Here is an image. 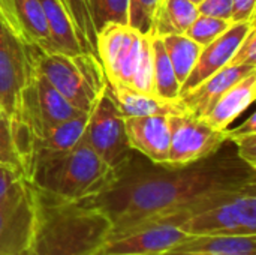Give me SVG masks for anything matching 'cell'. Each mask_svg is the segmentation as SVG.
Masks as SVG:
<instances>
[{"label": "cell", "instance_id": "cell-15", "mask_svg": "<svg viewBox=\"0 0 256 255\" xmlns=\"http://www.w3.org/2000/svg\"><path fill=\"white\" fill-rule=\"evenodd\" d=\"M39 3L56 51L70 56L93 54L86 44L70 0H39Z\"/></svg>", "mask_w": 256, "mask_h": 255}, {"label": "cell", "instance_id": "cell-5", "mask_svg": "<svg viewBox=\"0 0 256 255\" xmlns=\"http://www.w3.org/2000/svg\"><path fill=\"white\" fill-rule=\"evenodd\" d=\"M32 65L76 110L88 114L108 84L102 65L94 54H64L28 50Z\"/></svg>", "mask_w": 256, "mask_h": 255}, {"label": "cell", "instance_id": "cell-27", "mask_svg": "<svg viewBox=\"0 0 256 255\" xmlns=\"http://www.w3.org/2000/svg\"><path fill=\"white\" fill-rule=\"evenodd\" d=\"M134 90L154 93V78H153V45L152 36H142V47L140 60L136 63L135 72L130 78L129 86Z\"/></svg>", "mask_w": 256, "mask_h": 255}, {"label": "cell", "instance_id": "cell-20", "mask_svg": "<svg viewBox=\"0 0 256 255\" xmlns=\"http://www.w3.org/2000/svg\"><path fill=\"white\" fill-rule=\"evenodd\" d=\"M111 90L124 119L142 116H172L186 111L180 101H165L154 93L138 92L126 86H111Z\"/></svg>", "mask_w": 256, "mask_h": 255}, {"label": "cell", "instance_id": "cell-7", "mask_svg": "<svg viewBox=\"0 0 256 255\" xmlns=\"http://www.w3.org/2000/svg\"><path fill=\"white\" fill-rule=\"evenodd\" d=\"M82 135L98 156L114 170L130 153L132 149L124 131V117L118 110L110 83L88 113Z\"/></svg>", "mask_w": 256, "mask_h": 255}, {"label": "cell", "instance_id": "cell-28", "mask_svg": "<svg viewBox=\"0 0 256 255\" xmlns=\"http://www.w3.org/2000/svg\"><path fill=\"white\" fill-rule=\"evenodd\" d=\"M230 26H231V21H225L220 18L200 14L196 20L184 32V35L190 38L192 41H195L196 44H200L201 47H206L210 42H213L216 38H219Z\"/></svg>", "mask_w": 256, "mask_h": 255}, {"label": "cell", "instance_id": "cell-16", "mask_svg": "<svg viewBox=\"0 0 256 255\" xmlns=\"http://www.w3.org/2000/svg\"><path fill=\"white\" fill-rule=\"evenodd\" d=\"M256 72V66L249 65H226L206 81H202L198 87L189 92L184 96H180L178 101L184 107V110L196 117H204L214 102L236 83L243 80L244 77Z\"/></svg>", "mask_w": 256, "mask_h": 255}, {"label": "cell", "instance_id": "cell-17", "mask_svg": "<svg viewBox=\"0 0 256 255\" xmlns=\"http://www.w3.org/2000/svg\"><path fill=\"white\" fill-rule=\"evenodd\" d=\"M156 255H256V234H188L172 248Z\"/></svg>", "mask_w": 256, "mask_h": 255}, {"label": "cell", "instance_id": "cell-22", "mask_svg": "<svg viewBox=\"0 0 256 255\" xmlns=\"http://www.w3.org/2000/svg\"><path fill=\"white\" fill-rule=\"evenodd\" d=\"M200 15L198 6L190 0H160L154 17V36L184 33Z\"/></svg>", "mask_w": 256, "mask_h": 255}, {"label": "cell", "instance_id": "cell-21", "mask_svg": "<svg viewBox=\"0 0 256 255\" xmlns=\"http://www.w3.org/2000/svg\"><path fill=\"white\" fill-rule=\"evenodd\" d=\"M87 116L88 114L75 116L63 123L54 126L42 137L33 140L30 152H28V158L24 165V179H26V174H27L30 165L36 159L64 152V150L70 149L72 146H75L84 132V128L87 123Z\"/></svg>", "mask_w": 256, "mask_h": 255}, {"label": "cell", "instance_id": "cell-32", "mask_svg": "<svg viewBox=\"0 0 256 255\" xmlns=\"http://www.w3.org/2000/svg\"><path fill=\"white\" fill-rule=\"evenodd\" d=\"M198 12L202 15L231 21L232 0H201L198 3ZM232 23V21H231Z\"/></svg>", "mask_w": 256, "mask_h": 255}, {"label": "cell", "instance_id": "cell-24", "mask_svg": "<svg viewBox=\"0 0 256 255\" xmlns=\"http://www.w3.org/2000/svg\"><path fill=\"white\" fill-rule=\"evenodd\" d=\"M153 45V78H154V95L165 101H178L180 81L176 77L174 68L168 59L162 39L152 36Z\"/></svg>", "mask_w": 256, "mask_h": 255}, {"label": "cell", "instance_id": "cell-31", "mask_svg": "<svg viewBox=\"0 0 256 255\" xmlns=\"http://www.w3.org/2000/svg\"><path fill=\"white\" fill-rule=\"evenodd\" d=\"M228 65H249L256 66V27H254L237 47Z\"/></svg>", "mask_w": 256, "mask_h": 255}, {"label": "cell", "instance_id": "cell-33", "mask_svg": "<svg viewBox=\"0 0 256 255\" xmlns=\"http://www.w3.org/2000/svg\"><path fill=\"white\" fill-rule=\"evenodd\" d=\"M231 141L236 144L238 156L256 170V132L237 137Z\"/></svg>", "mask_w": 256, "mask_h": 255}, {"label": "cell", "instance_id": "cell-10", "mask_svg": "<svg viewBox=\"0 0 256 255\" xmlns=\"http://www.w3.org/2000/svg\"><path fill=\"white\" fill-rule=\"evenodd\" d=\"M168 165H186L214 153L225 141V132L212 128L201 117L188 111L170 116Z\"/></svg>", "mask_w": 256, "mask_h": 255}, {"label": "cell", "instance_id": "cell-34", "mask_svg": "<svg viewBox=\"0 0 256 255\" xmlns=\"http://www.w3.org/2000/svg\"><path fill=\"white\" fill-rule=\"evenodd\" d=\"M256 0H232V23L255 20Z\"/></svg>", "mask_w": 256, "mask_h": 255}, {"label": "cell", "instance_id": "cell-30", "mask_svg": "<svg viewBox=\"0 0 256 255\" xmlns=\"http://www.w3.org/2000/svg\"><path fill=\"white\" fill-rule=\"evenodd\" d=\"M70 5H72V9L75 12V17L78 20V24L81 27L82 36L86 39V44H87L88 50L93 54H96V33L93 30L90 15H88V11H87V0H70Z\"/></svg>", "mask_w": 256, "mask_h": 255}, {"label": "cell", "instance_id": "cell-23", "mask_svg": "<svg viewBox=\"0 0 256 255\" xmlns=\"http://www.w3.org/2000/svg\"><path fill=\"white\" fill-rule=\"evenodd\" d=\"M160 39L168 54V59L174 68L176 77L180 81V84H183V81L188 78L192 68L195 66V62L202 47L192 41L190 38H188L184 33L165 35Z\"/></svg>", "mask_w": 256, "mask_h": 255}, {"label": "cell", "instance_id": "cell-8", "mask_svg": "<svg viewBox=\"0 0 256 255\" xmlns=\"http://www.w3.org/2000/svg\"><path fill=\"white\" fill-rule=\"evenodd\" d=\"M36 227L32 186L16 182L0 200V255H18L30 249Z\"/></svg>", "mask_w": 256, "mask_h": 255}, {"label": "cell", "instance_id": "cell-12", "mask_svg": "<svg viewBox=\"0 0 256 255\" xmlns=\"http://www.w3.org/2000/svg\"><path fill=\"white\" fill-rule=\"evenodd\" d=\"M33 65L28 50L0 24V108L12 117Z\"/></svg>", "mask_w": 256, "mask_h": 255}, {"label": "cell", "instance_id": "cell-18", "mask_svg": "<svg viewBox=\"0 0 256 255\" xmlns=\"http://www.w3.org/2000/svg\"><path fill=\"white\" fill-rule=\"evenodd\" d=\"M140 33L126 24H108L96 35V54L105 72L106 81L112 86L118 80L120 69Z\"/></svg>", "mask_w": 256, "mask_h": 255}, {"label": "cell", "instance_id": "cell-3", "mask_svg": "<svg viewBox=\"0 0 256 255\" xmlns=\"http://www.w3.org/2000/svg\"><path fill=\"white\" fill-rule=\"evenodd\" d=\"M114 176V168L100 159L81 135L70 149L36 159L30 165L26 180L54 197L86 201L106 191Z\"/></svg>", "mask_w": 256, "mask_h": 255}, {"label": "cell", "instance_id": "cell-1", "mask_svg": "<svg viewBox=\"0 0 256 255\" xmlns=\"http://www.w3.org/2000/svg\"><path fill=\"white\" fill-rule=\"evenodd\" d=\"M114 173L106 191L82 201L108 216L111 231L180 215L218 194L256 183V170L230 140L210 156L186 165L156 164L130 150Z\"/></svg>", "mask_w": 256, "mask_h": 255}, {"label": "cell", "instance_id": "cell-19", "mask_svg": "<svg viewBox=\"0 0 256 255\" xmlns=\"http://www.w3.org/2000/svg\"><path fill=\"white\" fill-rule=\"evenodd\" d=\"M256 98V72L244 77L232 87H230L210 108V111L201 117L212 128L225 131L236 122L254 102Z\"/></svg>", "mask_w": 256, "mask_h": 255}, {"label": "cell", "instance_id": "cell-36", "mask_svg": "<svg viewBox=\"0 0 256 255\" xmlns=\"http://www.w3.org/2000/svg\"><path fill=\"white\" fill-rule=\"evenodd\" d=\"M256 116L255 113H250V116L240 125L234 126V128H226L224 132H225V137L226 140H234L237 137H242V135H248V134H255L256 132Z\"/></svg>", "mask_w": 256, "mask_h": 255}, {"label": "cell", "instance_id": "cell-14", "mask_svg": "<svg viewBox=\"0 0 256 255\" xmlns=\"http://www.w3.org/2000/svg\"><path fill=\"white\" fill-rule=\"evenodd\" d=\"M124 131L132 150L156 164H166L170 152V116L124 119Z\"/></svg>", "mask_w": 256, "mask_h": 255}, {"label": "cell", "instance_id": "cell-9", "mask_svg": "<svg viewBox=\"0 0 256 255\" xmlns=\"http://www.w3.org/2000/svg\"><path fill=\"white\" fill-rule=\"evenodd\" d=\"M188 234L171 219H153L111 231L94 255H156L177 245Z\"/></svg>", "mask_w": 256, "mask_h": 255}, {"label": "cell", "instance_id": "cell-38", "mask_svg": "<svg viewBox=\"0 0 256 255\" xmlns=\"http://www.w3.org/2000/svg\"><path fill=\"white\" fill-rule=\"evenodd\" d=\"M18 255H27V251H26V252H22V254H18Z\"/></svg>", "mask_w": 256, "mask_h": 255}, {"label": "cell", "instance_id": "cell-37", "mask_svg": "<svg viewBox=\"0 0 256 255\" xmlns=\"http://www.w3.org/2000/svg\"><path fill=\"white\" fill-rule=\"evenodd\" d=\"M190 2H194V3H195V5H196V6H198V3H200V2H201V0H190Z\"/></svg>", "mask_w": 256, "mask_h": 255}, {"label": "cell", "instance_id": "cell-6", "mask_svg": "<svg viewBox=\"0 0 256 255\" xmlns=\"http://www.w3.org/2000/svg\"><path fill=\"white\" fill-rule=\"evenodd\" d=\"M166 219L174 221L186 234H256V183L218 194L200 206Z\"/></svg>", "mask_w": 256, "mask_h": 255}, {"label": "cell", "instance_id": "cell-25", "mask_svg": "<svg viewBox=\"0 0 256 255\" xmlns=\"http://www.w3.org/2000/svg\"><path fill=\"white\" fill-rule=\"evenodd\" d=\"M87 11L94 33L108 24H126L129 0H87Z\"/></svg>", "mask_w": 256, "mask_h": 255}, {"label": "cell", "instance_id": "cell-2", "mask_svg": "<svg viewBox=\"0 0 256 255\" xmlns=\"http://www.w3.org/2000/svg\"><path fill=\"white\" fill-rule=\"evenodd\" d=\"M32 186L36 227L32 255H94L111 233L112 224L99 209L46 194Z\"/></svg>", "mask_w": 256, "mask_h": 255}, {"label": "cell", "instance_id": "cell-35", "mask_svg": "<svg viewBox=\"0 0 256 255\" xmlns=\"http://www.w3.org/2000/svg\"><path fill=\"white\" fill-rule=\"evenodd\" d=\"M21 179H24V176L20 171H16L15 168L8 167V165H0V200Z\"/></svg>", "mask_w": 256, "mask_h": 255}, {"label": "cell", "instance_id": "cell-29", "mask_svg": "<svg viewBox=\"0 0 256 255\" xmlns=\"http://www.w3.org/2000/svg\"><path fill=\"white\" fill-rule=\"evenodd\" d=\"M0 165H8L20 171L22 176V165L15 147L10 117L0 108Z\"/></svg>", "mask_w": 256, "mask_h": 255}, {"label": "cell", "instance_id": "cell-13", "mask_svg": "<svg viewBox=\"0 0 256 255\" xmlns=\"http://www.w3.org/2000/svg\"><path fill=\"white\" fill-rule=\"evenodd\" d=\"M254 27H256V18L249 20V21L231 23V26L219 38H216L208 45L202 47L195 62V66L192 68L190 74L188 75V78L183 81L180 87V96L188 95L195 87H198L202 81H206L208 77H212L213 74L225 68L232 59L243 38Z\"/></svg>", "mask_w": 256, "mask_h": 255}, {"label": "cell", "instance_id": "cell-11", "mask_svg": "<svg viewBox=\"0 0 256 255\" xmlns=\"http://www.w3.org/2000/svg\"><path fill=\"white\" fill-rule=\"evenodd\" d=\"M0 24L27 50L56 51L39 0H0Z\"/></svg>", "mask_w": 256, "mask_h": 255}, {"label": "cell", "instance_id": "cell-26", "mask_svg": "<svg viewBox=\"0 0 256 255\" xmlns=\"http://www.w3.org/2000/svg\"><path fill=\"white\" fill-rule=\"evenodd\" d=\"M160 0H129L128 26L144 36H153L154 17Z\"/></svg>", "mask_w": 256, "mask_h": 255}, {"label": "cell", "instance_id": "cell-4", "mask_svg": "<svg viewBox=\"0 0 256 255\" xmlns=\"http://www.w3.org/2000/svg\"><path fill=\"white\" fill-rule=\"evenodd\" d=\"M80 114L86 113H81L69 104L51 83L33 68L27 84L20 93L15 113L10 117L14 141L22 165V173L33 140Z\"/></svg>", "mask_w": 256, "mask_h": 255}]
</instances>
